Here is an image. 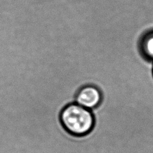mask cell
<instances>
[{
	"mask_svg": "<svg viewBox=\"0 0 153 153\" xmlns=\"http://www.w3.org/2000/svg\"><path fill=\"white\" fill-rule=\"evenodd\" d=\"M102 94L100 90L93 85H86L79 90L76 94V103L88 109H93L100 104Z\"/></svg>",
	"mask_w": 153,
	"mask_h": 153,
	"instance_id": "7a4b0ae2",
	"label": "cell"
},
{
	"mask_svg": "<svg viewBox=\"0 0 153 153\" xmlns=\"http://www.w3.org/2000/svg\"><path fill=\"white\" fill-rule=\"evenodd\" d=\"M59 117L65 130L76 136L86 135L94 125L92 111L76 102L66 105L61 111Z\"/></svg>",
	"mask_w": 153,
	"mask_h": 153,
	"instance_id": "6da1fadb",
	"label": "cell"
},
{
	"mask_svg": "<svg viewBox=\"0 0 153 153\" xmlns=\"http://www.w3.org/2000/svg\"><path fill=\"white\" fill-rule=\"evenodd\" d=\"M142 51L150 59H153V33L147 35L142 42Z\"/></svg>",
	"mask_w": 153,
	"mask_h": 153,
	"instance_id": "3957f363",
	"label": "cell"
}]
</instances>
